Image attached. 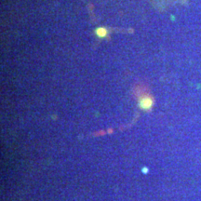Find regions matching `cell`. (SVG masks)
I'll list each match as a JSON object with an SVG mask.
<instances>
[{
	"label": "cell",
	"mask_w": 201,
	"mask_h": 201,
	"mask_svg": "<svg viewBox=\"0 0 201 201\" xmlns=\"http://www.w3.org/2000/svg\"><path fill=\"white\" fill-rule=\"evenodd\" d=\"M97 34H98V35H99V36H102V37H103V36L105 35L106 32H105V30H104L103 28H99V29L97 30Z\"/></svg>",
	"instance_id": "6da1fadb"
}]
</instances>
